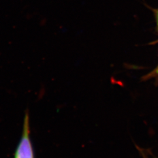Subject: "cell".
<instances>
[{
	"label": "cell",
	"mask_w": 158,
	"mask_h": 158,
	"mask_svg": "<svg viewBox=\"0 0 158 158\" xmlns=\"http://www.w3.org/2000/svg\"><path fill=\"white\" fill-rule=\"evenodd\" d=\"M155 14H156V23H157V26H158V10H156Z\"/></svg>",
	"instance_id": "obj_3"
},
{
	"label": "cell",
	"mask_w": 158,
	"mask_h": 158,
	"mask_svg": "<svg viewBox=\"0 0 158 158\" xmlns=\"http://www.w3.org/2000/svg\"><path fill=\"white\" fill-rule=\"evenodd\" d=\"M158 76V66L154 70H153L152 72L150 73L147 74L143 78L144 79H149V78H152V77H155Z\"/></svg>",
	"instance_id": "obj_2"
},
{
	"label": "cell",
	"mask_w": 158,
	"mask_h": 158,
	"mask_svg": "<svg viewBox=\"0 0 158 158\" xmlns=\"http://www.w3.org/2000/svg\"><path fill=\"white\" fill-rule=\"evenodd\" d=\"M29 124V114L28 110H27L23 118L22 135L16 148L14 158H36L30 137Z\"/></svg>",
	"instance_id": "obj_1"
}]
</instances>
